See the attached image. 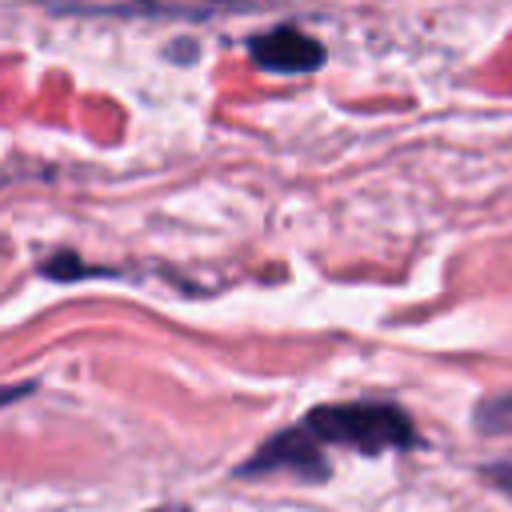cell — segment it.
Listing matches in <instances>:
<instances>
[{"label":"cell","mask_w":512,"mask_h":512,"mask_svg":"<svg viewBox=\"0 0 512 512\" xmlns=\"http://www.w3.org/2000/svg\"><path fill=\"white\" fill-rule=\"evenodd\" d=\"M304 428L316 440L348 444L356 452H388L412 444V424L392 404H324L304 416Z\"/></svg>","instance_id":"obj_1"},{"label":"cell","mask_w":512,"mask_h":512,"mask_svg":"<svg viewBox=\"0 0 512 512\" xmlns=\"http://www.w3.org/2000/svg\"><path fill=\"white\" fill-rule=\"evenodd\" d=\"M240 472L244 476H256V472H296L304 480H324L328 476V460L320 452V440L300 424V428H288V432L272 436Z\"/></svg>","instance_id":"obj_2"},{"label":"cell","mask_w":512,"mask_h":512,"mask_svg":"<svg viewBox=\"0 0 512 512\" xmlns=\"http://www.w3.org/2000/svg\"><path fill=\"white\" fill-rule=\"evenodd\" d=\"M248 52H252V60L260 64V68H268V72H312V68H320L324 64V48L312 40V36H304L300 28H272V32H260V36H252V44H248Z\"/></svg>","instance_id":"obj_3"},{"label":"cell","mask_w":512,"mask_h":512,"mask_svg":"<svg viewBox=\"0 0 512 512\" xmlns=\"http://www.w3.org/2000/svg\"><path fill=\"white\" fill-rule=\"evenodd\" d=\"M476 424L484 432H512V392H500V396H488L480 408H476Z\"/></svg>","instance_id":"obj_4"},{"label":"cell","mask_w":512,"mask_h":512,"mask_svg":"<svg viewBox=\"0 0 512 512\" xmlns=\"http://www.w3.org/2000/svg\"><path fill=\"white\" fill-rule=\"evenodd\" d=\"M484 472L492 476L496 488H504V492L512 496V460H500V464H492V468H484Z\"/></svg>","instance_id":"obj_5"},{"label":"cell","mask_w":512,"mask_h":512,"mask_svg":"<svg viewBox=\"0 0 512 512\" xmlns=\"http://www.w3.org/2000/svg\"><path fill=\"white\" fill-rule=\"evenodd\" d=\"M32 384H16V388H0V404H8V400H16V396H24Z\"/></svg>","instance_id":"obj_6"}]
</instances>
